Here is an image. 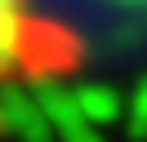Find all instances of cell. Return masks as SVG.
Segmentation results:
<instances>
[{
	"label": "cell",
	"instance_id": "obj_1",
	"mask_svg": "<svg viewBox=\"0 0 147 142\" xmlns=\"http://www.w3.org/2000/svg\"><path fill=\"white\" fill-rule=\"evenodd\" d=\"M71 62V40L45 22L31 0H0V93L27 80L54 76Z\"/></svg>",
	"mask_w": 147,
	"mask_h": 142
}]
</instances>
